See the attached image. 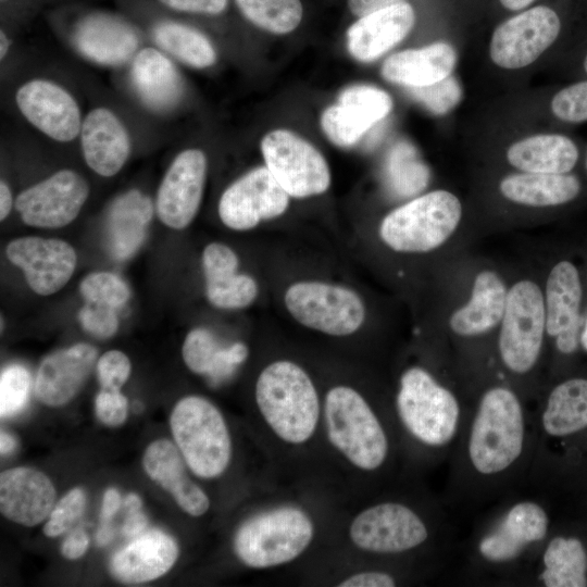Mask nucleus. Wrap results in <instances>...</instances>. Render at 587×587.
<instances>
[{
	"instance_id": "1",
	"label": "nucleus",
	"mask_w": 587,
	"mask_h": 587,
	"mask_svg": "<svg viewBox=\"0 0 587 587\" xmlns=\"http://www.w3.org/2000/svg\"><path fill=\"white\" fill-rule=\"evenodd\" d=\"M254 397L264 422L282 441L302 445L316 432L320 397L308 372L295 361L268 363L257 378Z\"/></svg>"
},
{
	"instance_id": "2",
	"label": "nucleus",
	"mask_w": 587,
	"mask_h": 587,
	"mask_svg": "<svg viewBox=\"0 0 587 587\" xmlns=\"http://www.w3.org/2000/svg\"><path fill=\"white\" fill-rule=\"evenodd\" d=\"M322 410L328 441L352 466L371 472L385 463L389 451L387 434L373 408L355 388L332 387Z\"/></svg>"
},
{
	"instance_id": "3",
	"label": "nucleus",
	"mask_w": 587,
	"mask_h": 587,
	"mask_svg": "<svg viewBox=\"0 0 587 587\" xmlns=\"http://www.w3.org/2000/svg\"><path fill=\"white\" fill-rule=\"evenodd\" d=\"M311 516L297 505H278L246 520L234 537V552L251 569H270L300 557L314 537Z\"/></svg>"
},
{
	"instance_id": "4",
	"label": "nucleus",
	"mask_w": 587,
	"mask_h": 587,
	"mask_svg": "<svg viewBox=\"0 0 587 587\" xmlns=\"http://www.w3.org/2000/svg\"><path fill=\"white\" fill-rule=\"evenodd\" d=\"M524 415L516 395L501 386L488 389L474 416L467 451L470 462L482 475L509 469L524 445Z\"/></svg>"
},
{
	"instance_id": "5",
	"label": "nucleus",
	"mask_w": 587,
	"mask_h": 587,
	"mask_svg": "<svg viewBox=\"0 0 587 587\" xmlns=\"http://www.w3.org/2000/svg\"><path fill=\"white\" fill-rule=\"evenodd\" d=\"M462 205L455 195L438 189L389 212L380 222L382 241L400 253H425L444 245L457 229Z\"/></svg>"
},
{
	"instance_id": "6",
	"label": "nucleus",
	"mask_w": 587,
	"mask_h": 587,
	"mask_svg": "<svg viewBox=\"0 0 587 587\" xmlns=\"http://www.w3.org/2000/svg\"><path fill=\"white\" fill-rule=\"evenodd\" d=\"M171 430L186 464L200 478L223 474L232 458V439L221 411L208 399L188 396L174 407Z\"/></svg>"
},
{
	"instance_id": "7",
	"label": "nucleus",
	"mask_w": 587,
	"mask_h": 587,
	"mask_svg": "<svg viewBox=\"0 0 587 587\" xmlns=\"http://www.w3.org/2000/svg\"><path fill=\"white\" fill-rule=\"evenodd\" d=\"M396 404L405 429L426 446L441 447L457 433L460 405L455 396L421 366H411L400 376Z\"/></svg>"
},
{
	"instance_id": "8",
	"label": "nucleus",
	"mask_w": 587,
	"mask_h": 587,
	"mask_svg": "<svg viewBox=\"0 0 587 587\" xmlns=\"http://www.w3.org/2000/svg\"><path fill=\"white\" fill-rule=\"evenodd\" d=\"M284 303L299 324L329 336L354 334L366 315L364 302L354 290L322 280L291 284Z\"/></svg>"
},
{
	"instance_id": "9",
	"label": "nucleus",
	"mask_w": 587,
	"mask_h": 587,
	"mask_svg": "<svg viewBox=\"0 0 587 587\" xmlns=\"http://www.w3.org/2000/svg\"><path fill=\"white\" fill-rule=\"evenodd\" d=\"M499 333L500 358L511 372L524 374L536 364L546 332L545 298L532 280H520L509 290Z\"/></svg>"
},
{
	"instance_id": "10",
	"label": "nucleus",
	"mask_w": 587,
	"mask_h": 587,
	"mask_svg": "<svg viewBox=\"0 0 587 587\" xmlns=\"http://www.w3.org/2000/svg\"><path fill=\"white\" fill-rule=\"evenodd\" d=\"M564 27L565 17L559 9L548 4L526 8L495 28L490 59L505 70L525 67L558 41Z\"/></svg>"
},
{
	"instance_id": "11",
	"label": "nucleus",
	"mask_w": 587,
	"mask_h": 587,
	"mask_svg": "<svg viewBox=\"0 0 587 587\" xmlns=\"http://www.w3.org/2000/svg\"><path fill=\"white\" fill-rule=\"evenodd\" d=\"M265 166L289 197L303 199L324 193L330 185L325 158L309 141L286 129H275L261 140Z\"/></svg>"
},
{
	"instance_id": "12",
	"label": "nucleus",
	"mask_w": 587,
	"mask_h": 587,
	"mask_svg": "<svg viewBox=\"0 0 587 587\" xmlns=\"http://www.w3.org/2000/svg\"><path fill=\"white\" fill-rule=\"evenodd\" d=\"M348 535L353 546L362 551L396 554L424 544L428 529L410 507L380 502L358 513L349 525Z\"/></svg>"
},
{
	"instance_id": "13",
	"label": "nucleus",
	"mask_w": 587,
	"mask_h": 587,
	"mask_svg": "<svg viewBox=\"0 0 587 587\" xmlns=\"http://www.w3.org/2000/svg\"><path fill=\"white\" fill-rule=\"evenodd\" d=\"M289 199L267 167L259 166L225 189L218 201V216L233 230H249L283 215Z\"/></svg>"
},
{
	"instance_id": "14",
	"label": "nucleus",
	"mask_w": 587,
	"mask_h": 587,
	"mask_svg": "<svg viewBox=\"0 0 587 587\" xmlns=\"http://www.w3.org/2000/svg\"><path fill=\"white\" fill-rule=\"evenodd\" d=\"M88 195L85 178L72 170H61L22 191L15 208L29 226L59 228L77 217Z\"/></svg>"
},
{
	"instance_id": "15",
	"label": "nucleus",
	"mask_w": 587,
	"mask_h": 587,
	"mask_svg": "<svg viewBox=\"0 0 587 587\" xmlns=\"http://www.w3.org/2000/svg\"><path fill=\"white\" fill-rule=\"evenodd\" d=\"M207 158L199 149L176 155L166 171L157 196V213L173 229L187 227L195 218L203 195Z\"/></svg>"
},
{
	"instance_id": "16",
	"label": "nucleus",
	"mask_w": 587,
	"mask_h": 587,
	"mask_svg": "<svg viewBox=\"0 0 587 587\" xmlns=\"http://www.w3.org/2000/svg\"><path fill=\"white\" fill-rule=\"evenodd\" d=\"M7 257L25 275L28 286L38 295L49 296L63 288L76 266V252L66 241L27 236L7 246Z\"/></svg>"
},
{
	"instance_id": "17",
	"label": "nucleus",
	"mask_w": 587,
	"mask_h": 587,
	"mask_svg": "<svg viewBox=\"0 0 587 587\" xmlns=\"http://www.w3.org/2000/svg\"><path fill=\"white\" fill-rule=\"evenodd\" d=\"M15 101L29 123L57 141H71L80 133L77 102L53 82L32 79L23 84L15 93Z\"/></svg>"
},
{
	"instance_id": "18",
	"label": "nucleus",
	"mask_w": 587,
	"mask_h": 587,
	"mask_svg": "<svg viewBox=\"0 0 587 587\" xmlns=\"http://www.w3.org/2000/svg\"><path fill=\"white\" fill-rule=\"evenodd\" d=\"M414 24L415 11L405 1L366 14L347 30L348 51L360 62H372L402 41Z\"/></svg>"
},
{
	"instance_id": "19",
	"label": "nucleus",
	"mask_w": 587,
	"mask_h": 587,
	"mask_svg": "<svg viewBox=\"0 0 587 587\" xmlns=\"http://www.w3.org/2000/svg\"><path fill=\"white\" fill-rule=\"evenodd\" d=\"M50 478L30 467H14L0 475V510L8 520L32 527L47 519L54 505Z\"/></svg>"
},
{
	"instance_id": "20",
	"label": "nucleus",
	"mask_w": 587,
	"mask_h": 587,
	"mask_svg": "<svg viewBox=\"0 0 587 587\" xmlns=\"http://www.w3.org/2000/svg\"><path fill=\"white\" fill-rule=\"evenodd\" d=\"M96 358L97 350L84 342L48 355L37 372L36 397L50 407L67 403L83 387Z\"/></svg>"
},
{
	"instance_id": "21",
	"label": "nucleus",
	"mask_w": 587,
	"mask_h": 587,
	"mask_svg": "<svg viewBox=\"0 0 587 587\" xmlns=\"http://www.w3.org/2000/svg\"><path fill=\"white\" fill-rule=\"evenodd\" d=\"M177 557L178 546L173 537L153 528L116 551L110 561V572L125 584L147 583L170 571Z\"/></svg>"
},
{
	"instance_id": "22",
	"label": "nucleus",
	"mask_w": 587,
	"mask_h": 587,
	"mask_svg": "<svg viewBox=\"0 0 587 587\" xmlns=\"http://www.w3.org/2000/svg\"><path fill=\"white\" fill-rule=\"evenodd\" d=\"M238 265L237 254L224 243L212 242L203 249L205 295L212 305L236 310L250 305L257 299L259 287L255 279L238 273Z\"/></svg>"
},
{
	"instance_id": "23",
	"label": "nucleus",
	"mask_w": 587,
	"mask_h": 587,
	"mask_svg": "<svg viewBox=\"0 0 587 587\" xmlns=\"http://www.w3.org/2000/svg\"><path fill=\"white\" fill-rule=\"evenodd\" d=\"M80 142L87 165L104 177L118 173L130 151L125 126L105 108L93 109L86 115L82 123Z\"/></svg>"
},
{
	"instance_id": "24",
	"label": "nucleus",
	"mask_w": 587,
	"mask_h": 587,
	"mask_svg": "<svg viewBox=\"0 0 587 587\" xmlns=\"http://www.w3.org/2000/svg\"><path fill=\"white\" fill-rule=\"evenodd\" d=\"M185 464L176 444L167 439L152 441L142 458L148 476L168 491L183 511L191 516H201L208 512L210 500L188 476Z\"/></svg>"
},
{
	"instance_id": "25",
	"label": "nucleus",
	"mask_w": 587,
	"mask_h": 587,
	"mask_svg": "<svg viewBox=\"0 0 587 587\" xmlns=\"http://www.w3.org/2000/svg\"><path fill=\"white\" fill-rule=\"evenodd\" d=\"M548 530L546 511L532 501L513 505L497 528L479 542L480 554L491 562L515 559L528 545L545 538Z\"/></svg>"
},
{
	"instance_id": "26",
	"label": "nucleus",
	"mask_w": 587,
	"mask_h": 587,
	"mask_svg": "<svg viewBox=\"0 0 587 587\" xmlns=\"http://www.w3.org/2000/svg\"><path fill=\"white\" fill-rule=\"evenodd\" d=\"M77 50L102 65H121L136 52L139 38L127 23L107 14H91L74 30Z\"/></svg>"
},
{
	"instance_id": "27",
	"label": "nucleus",
	"mask_w": 587,
	"mask_h": 587,
	"mask_svg": "<svg viewBox=\"0 0 587 587\" xmlns=\"http://www.w3.org/2000/svg\"><path fill=\"white\" fill-rule=\"evenodd\" d=\"M457 52L447 42H434L420 49H408L388 57L382 65V76L404 87H420L451 75Z\"/></svg>"
},
{
	"instance_id": "28",
	"label": "nucleus",
	"mask_w": 587,
	"mask_h": 587,
	"mask_svg": "<svg viewBox=\"0 0 587 587\" xmlns=\"http://www.w3.org/2000/svg\"><path fill=\"white\" fill-rule=\"evenodd\" d=\"M507 296L508 289L501 277L494 271H482L474 279L467 303L450 316L451 330L460 336L489 332L502 320Z\"/></svg>"
},
{
	"instance_id": "29",
	"label": "nucleus",
	"mask_w": 587,
	"mask_h": 587,
	"mask_svg": "<svg viewBox=\"0 0 587 587\" xmlns=\"http://www.w3.org/2000/svg\"><path fill=\"white\" fill-rule=\"evenodd\" d=\"M152 214L150 198L136 189L118 196L111 203L105 230L110 253L115 259H128L138 250Z\"/></svg>"
},
{
	"instance_id": "30",
	"label": "nucleus",
	"mask_w": 587,
	"mask_h": 587,
	"mask_svg": "<svg viewBox=\"0 0 587 587\" xmlns=\"http://www.w3.org/2000/svg\"><path fill=\"white\" fill-rule=\"evenodd\" d=\"M507 159L523 172L563 174L576 166L579 149L566 135L539 134L512 143Z\"/></svg>"
},
{
	"instance_id": "31",
	"label": "nucleus",
	"mask_w": 587,
	"mask_h": 587,
	"mask_svg": "<svg viewBox=\"0 0 587 587\" xmlns=\"http://www.w3.org/2000/svg\"><path fill=\"white\" fill-rule=\"evenodd\" d=\"M130 74L138 96L149 108L165 111L177 103L182 93L179 74L159 50H140L135 55Z\"/></svg>"
},
{
	"instance_id": "32",
	"label": "nucleus",
	"mask_w": 587,
	"mask_h": 587,
	"mask_svg": "<svg viewBox=\"0 0 587 587\" xmlns=\"http://www.w3.org/2000/svg\"><path fill=\"white\" fill-rule=\"evenodd\" d=\"M501 193L510 201L530 207H555L575 200L582 182L572 173L548 174L523 172L500 182Z\"/></svg>"
},
{
	"instance_id": "33",
	"label": "nucleus",
	"mask_w": 587,
	"mask_h": 587,
	"mask_svg": "<svg viewBox=\"0 0 587 587\" xmlns=\"http://www.w3.org/2000/svg\"><path fill=\"white\" fill-rule=\"evenodd\" d=\"M544 298L546 332L551 337H557L577 323H584L579 314L582 284L573 263L561 261L552 267Z\"/></svg>"
},
{
	"instance_id": "34",
	"label": "nucleus",
	"mask_w": 587,
	"mask_h": 587,
	"mask_svg": "<svg viewBox=\"0 0 587 587\" xmlns=\"http://www.w3.org/2000/svg\"><path fill=\"white\" fill-rule=\"evenodd\" d=\"M247 354L248 350L243 344L236 342L223 348L213 334L204 328L189 332L183 345V359L187 367L196 374L208 375L215 380L228 376Z\"/></svg>"
},
{
	"instance_id": "35",
	"label": "nucleus",
	"mask_w": 587,
	"mask_h": 587,
	"mask_svg": "<svg viewBox=\"0 0 587 587\" xmlns=\"http://www.w3.org/2000/svg\"><path fill=\"white\" fill-rule=\"evenodd\" d=\"M542 427L554 437L587 427V378H571L550 392L542 412Z\"/></svg>"
},
{
	"instance_id": "36",
	"label": "nucleus",
	"mask_w": 587,
	"mask_h": 587,
	"mask_svg": "<svg viewBox=\"0 0 587 587\" xmlns=\"http://www.w3.org/2000/svg\"><path fill=\"white\" fill-rule=\"evenodd\" d=\"M540 579L547 587H586L587 553L577 538L554 537L542 555Z\"/></svg>"
},
{
	"instance_id": "37",
	"label": "nucleus",
	"mask_w": 587,
	"mask_h": 587,
	"mask_svg": "<svg viewBox=\"0 0 587 587\" xmlns=\"http://www.w3.org/2000/svg\"><path fill=\"white\" fill-rule=\"evenodd\" d=\"M155 43L185 64L204 68L216 60L210 40L199 30L175 22H163L153 29Z\"/></svg>"
},
{
	"instance_id": "38",
	"label": "nucleus",
	"mask_w": 587,
	"mask_h": 587,
	"mask_svg": "<svg viewBox=\"0 0 587 587\" xmlns=\"http://www.w3.org/2000/svg\"><path fill=\"white\" fill-rule=\"evenodd\" d=\"M338 104L365 132L384 120L392 109L391 97L370 85H352L338 96Z\"/></svg>"
},
{
	"instance_id": "39",
	"label": "nucleus",
	"mask_w": 587,
	"mask_h": 587,
	"mask_svg": "<svg viewBox=\"0 0 587 587\" xmlns=\"http://www.w3.org/2000/svg\"><path fill=\"white\" fill-rule=\"evenodd\" d=\"M237 7L255 26L273 33L287 34L300 24V0H235Z\"/></svg>"
},
{
	"instance_id": "40",
	"label": "nucleus",
	"mask_w": 587,
	"mask_h": 587,
	"mask_svg": "<svg viewBox=\"0 0 587 587\" xmlns=\"http://www.w3.org/2000/svg\"><path fill=\"white\" fill-rule=\"evenodd\" d=\"M388 167L396 189L402 193L416 192L426 185L427 168L416 159L414 148L408 142H400L392 148Z\"/></svg>"
},
{
	"instance_id": "41",
	"label": "nucleus",
	"mask_w": 587,
	"mask_h": 587,
	"mask_svg": "<svg viewBox=\"0 0 587 587\" xmlns=\"http://www.w3.org/2000/svg\"><path fill=\"white\" fill-rule=\"evenodd\" d=\"M80 294L86 302L108 305L117 309L130 297L126 283L117 275L109 272H95L80 283Z\"/></svg>"
},
{
	"instance_id": "42",
	"label": "nucleus",
	"mask_w": 587,
	"mask_h": 587,
	"mask_svg": "<svg viewBox=\"0 0 587 587\" xmlns=\"http://www.w3.org/2000/svg\"><path fill=\"white\" fill-rule=\"evenodd\" d=\"M407 91L413 99L436 115L450 112L462 99V88L451 75L426 86L407 87Z\"/></svg>"
},
{
	"instance_id": "43",
	"label": "nucleus",
	"mask_w": 587,
	"mask_h": 587,
	"mask_svg": "<svg viewBox=\"0 0 587 587\" xmlns=\"http://www.w3.org/2000/svg\"><path fill=\"white\" fill-rule=\"evenodd\" d=\"M30 391L28 371L20 364L7 366L0 376V415L10 417L26 405Z\"/></svg>"
},
{
	"instance_id": "44",
	"label": "nucleus",
	"mask_w": 587,
	"mask_h": 587,
	"mask_svg": "<svg viewBox=\"0 0 587 587\" xmlns=\"http://www.w3.org/2000/svg\"><path fill=\"white\" fill-rule=\"evenodd\" d=\"M86 500L83 489H71L53 505L43 526V534L47 537H57L67 532L83 515Z\"/></svg>"
},
{
	"instance_id": "45",
	"label": "nucleus",
	"mask_w": 587,
	"mask_h": 587,
	"mask_svg": "<svg viewBox=\"0 0 587 587\" xmlns=\"http://www.w3.org/2000/svg\"><path fill=\"white\" fill-rule=\"evenodd\" d=\"M321 126L327 138L339 147H351L365 134L348 117L338 103L324 110Z\"/></svg>"
},
{
	"instance_id": "46",
	"label": "nucleus",
	"mask_w": 587,
	"mask_h": 587,
	"mask_svg": "<svg viewBox=\"0 0 587 587\" xmlns=\"http://www.w3.org/2000/svg\"><path fill=\"white\" fill-rule=\"evenodd\" d=\"M130 370V361L122 351L110 350L103 353L97 364V374L101 388L120 390L127 382Z\"/></svg>"
},
{
	"instance_id": "47",
	"label": "nucleus",
	"mask_w": 587,
	"mask_h": 587,
	"mask_svg": "<svg viewBox=\"0 0 587 587\" xmlns=\"http://www.w3.org/2000/svg\"><path fill=\"white\" fill-rule=\"evenodd\" d=\"M116 309L108 305L86 302L80 309L78 319L83 328L98 338L113 336L118 327Z\"/></svg>"
},
{
	"instance_id": "48",
	"label": "nucleus",
	"mask_w": 587,
	"mask_h": 587,
	"mask_svg": "<svg viewBox=\"0 0 587 587\" xmlns=\"http://www.w3.org/2000/svg\"><path fill=\"white\" fill-rule=\"evenodd\" d=\"M96 414L108 426H120L127 416V398L120 390L102 389L96 397Z\"/></svg>"
},
{
	"instance_id": "49",
	"label": "nucleus",
	"mask_w": 587,
	"mask_h": 587,
	"mask_svg": "<svg viewBox=\"0 0 587 587\" xmlns=\"http://www.w3.org/2000/svg\"><path fill=\"white\" fill-rule=\"evenodd\" d=\"M228 0H159L160 3L175 11L216 15L227 7Z\"/></svg>"
},
{
	"instance_id": "50",
	"label": "nucleus",
	"mask_w": 587,
	"mask_h": 587,
	"mask_svg": "<svg viewBox=\"0 0 587 587\" xmlns=\"http://www.w3.org/2000/svg\"><path fill=\"white\" fill-rule=\"evenodd\" d=\"M392 575L380 571H362L340 580L339 587H392L396 586Z\"/></svg>"
},
{
	"instance_id": "51",
	"label": "nucleus",
	"mask_w": 587,
	"mask_h": 587,
	"mask_svg": "<svg viewBox=\"0 0 587 587\" xmlns=\"http://www.w3.org/2000/svg\"><path fill=\"white\" fill-rule=\"evenodd\" d=\"M89 546V538L80 527L72 530L63 540L61 552L70 560L78 559L85 554Z\"/></svg>"
},
{
	"instance_id": "52",
	"label": "nucleus",
	"mask_w": 587,
	"mask_h": 587,
	"mask_svg": "<svg viewBox=\"0 0 587 587\" xmlns=\"http://www.w3.org/2000/svg\"><path fill=\"white\" fill-rule=\"evenodd\" d=\"M403 0H348L350 11L358 17L399 3Z\"/></svg>"
},
{
	"instance_id": "53",
	"label": "nucleus",
	"mask_w": 587,
	"mask_h": 587,
	"mask_svg": "<svg viewBox=\"0 0 587 587\" xmlns=\"http://www.w3.org/2000/svg\"><path fill=\"white\" fill-rule=\"evenodd\" d=\"M147 526L148 519L140 510L127 512L122 533L128 538H135L146 532Z\"/></svg>"
},
{
	"instance_id": "54",
	"label": "nucleus",
	"mask_w": 587,
	"mask_h": 587,
	"mask_svg": "<svg viewBox=\"0 0 587 587\" xmlns=\"http://www.w3.org/2000/svg\"><path fill=\"white\" fill-rule=\"evenodd\" d=\"M122 504L120 492L115 488L108 489L102 499L101 522H110Z\"/></svg>"
},
{
	"instance_id": "55",
	"label": "nucleus",
	"mask_w": 587,
	"mask_h": 587,
	"mask_svg": "<svg viewBox=\"0 0 587 587\" xmlns=\"http://www.w3.org/2000/svg\"><path fill=\"white\" fill-rule=\"evenodd\" d=\"M13 204L12 193L9 186L1 180L0 183V218L3 221L11 212Z\"/></svg>"
},
{
	"instance_id": "56",
	"label": "nucleus",
	"mask_w": 587,
	"mask_h": 587,
	"mask_svg": "<svg viewBox=\"0 0 587 587\" xmlns=\"http://www.w3.org/2000/svg\"><path fill=\"white\" fill-rule=\"evenodd\" d=\"M113 535L114 530L110 522H101V526L99 527L96 536L98 546L108 545L113 538Z\"/></svg>"
},
{
	"instance_id": "57",
	"label": "nucleus",
	"mask_w": 587,
	"mask_h": 587,
	"mask_svg": "<svg viewBox=\"0 0 587 587\" xmlns=\"http://www.w3.org/2000/svg\"><path fill=\"white\" fill-rule=\"evenodd\" d=\"M536 0H499L503 9L511 12H519L532 7Z\"/></svg>"
},
{
	"instance_id": "58",
	"label": "nucleus",
	"mask_w": 587,
	"mask_h": 587,
	"mask_svg": "<svg viewBox=\"0 0 587 587\" xmlns=\"http://www.w3.org/2000/svg\"><path fill=\"white\" fill-rule=\"evenodd\" d=\"M15 439L7 432H1L0 435V452L1 454H8L15 449Z\"/></svg>"
},
{
	"instance_id": "59",
	"label": "nucleus",
	"mask_w": 587,
	"mask_h": 587,
	"mask_svg": "<svg viewBox=\"0 0 587 587\" xmlns=\"http://www.w3.org/2000/svg\"><path fill=\"white\" fill-rule=\"evenodd\" d=\"M141 499L136 494H128L123 500V505L127 512L137 511L141 509Z\"/></svg>"
},
{
	"instance_id": "60",
	"label": "nucleus",
	"mask_w": 587,
	"mask_h": 587,
	"mask_svg": "<svg viewBox=\"0 0 587 587\" xmlns=\"http://www.w3.org/2000/svg\"><path fill=\"white\" fill-rule=\"evenodd\" d=\"M10 47V40L7 36V34L1 30L0 32V58L1 60L7 55Z\"/></svg>"
},
{
	"instance_id": "61",
	"label": "nucleus",
	"mask_w": 587,
	"mask_h": 587,
	"mask_svg": "<svg viewBox=\"0 0 587 587\" xmlns=\"http://www.w3.org/2000/svg\"><path fill=\"white\" fill-rule=\"evenodd\" d=\"M580 70L582 73L585 75V78H587V49L580 59Z\"/></svg>"
},
{
	"instance_id": "62",
	"label": "nucleus",
	"mask_w": 587,
	"mask_h": 587,
	"mask_svg": "<svg viewBox=\"0 0 587 587\" xmlns=\"http://www.w3.org/2000/svg\"><path fill=\"white\" fill-rule=\"evenodd\" d=\"M580 342L583 347L587 350V320L585 322L584 329L580 334Z\"/></svg>"
},
{
	"instance_id": "63",
	"label": "nucleus",
	"mask_w": 587,
	"mask_h": 587,
	"mask_svg": "<svg viewBox=\"0 0 587 587\" xmlns=\"http://www.w3.org/2000/svg\"><path fill=\"white\" fill-rule=\"evenodd\" d=\"M585 164H586V170H587V153H586V161H585Z\"/></svg>"
},
{
	"instance_id": "64",
	"label": "nucleus",
	"mask_w": 587,
	"mask_h": 587,
	"mask_svg": "<svg viewBox=\"0 0 587 587\" xmlns=\"http://www.w3.org/2000/svg\"><path fill=\"white\" fill-rule=\"evenodd\" d=\"M1 1H4V0H1Z\"/></svg>"
}]
</instances>
